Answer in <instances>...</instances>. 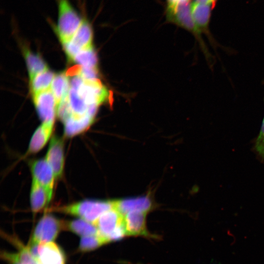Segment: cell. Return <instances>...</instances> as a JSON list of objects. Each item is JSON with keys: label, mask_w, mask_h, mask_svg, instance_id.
<instances>
[{"label": "cell", "mask_w": 264, "mask_h": 264, "mask_svg": "<svg viewBox=\"0 0 264 264\" xmlns=\"http://www.w3.org/2000/svg\"><path fill=\"white\" fill-rule=\"evenodd\" d=\"M190 2L180 4L174 6H167L166 17L169 22L185 29L193 35L199 44L208 65L212 68L215 63V57L209 51L206 44L193 19Z\"/></svg>", "instance_id": "6da1fadb"}, {"label": "cell", "mask_w": 264, "mask_h": 264, "mask_svg": "<svg viewBox=\"0 0 264 264\" xmlns=\"http://www.w3.org/2000/svg\"><path fill=\"white\" fill-rule=\"evenodd\" d=\"M57 22L55 31L62 44L68 42L77 32L83 19L69 0H56Z\"/></svg>", "instance_id": "7a4b0ae2"}, {"label": "cell", "mask_w": 264, "mask_h": 264, "mask_svg": "<svg viewBox=\"0 0 264 264\" xmlns=\"http://www.w3.org/2000/svg\"><path fill=\"white\" fill-rule=\"evenodd\" d=\"M113 206V201L89 199L54 208L52 210L79 217L93 224Z\"/></svg>", "instance_id": "3957f363"}, {"label": "cell", "mask_w": 264, "mask_h": 264, "mask_svg": "<svg viewBox=\"0 0 264 264\" xmlns=\"http://www.w3.org/2000/svg\"><path fill=\"white\" fill-rule=\"evenodd\" d=\"M70 86L74 88L82 99L89 106L101 104L109 100L110 93L98 79L85 80L79 74L73 76Z\"/></svg>", "instance_id": "277c9868"}, {"label": "cell", "mask_w": 264, "mask_h": 264, "mask_svg": "<svg viewBox=\"0 0 264 264\" xmlns=\"http://www.w3.org/2000/svg\"><path fill=\"white\" fill-rule=\"evenodd\" d=\"M63 221L50 214H44L37 224L29 244L38 245L54 241L63 229Z\"/></svg>", "instance_id": "5b68a950"}, {"label": "cell", "mask_w": 264, "mask_h": 264, "mask_svg": "<svg viewBox=\"0 0 264 264\" xmlns=\"http://www.w3.org/2000/svg\"><path fill=\"white\" fill-rule=\"evenodd\" d=\"M93 31L91 24L85 14L82 22L71 39L63 44L67 56L72 60L81 51L92 46Z\"/></svg>", "instance_id": "8992f818"}, {"label": "cell", "mask_w": 264, "mask_h": 264, "mask_svg": "<svg viewBox=\"0 0 264 264\" xmlns=\"http://www.w3.org/2000/svg\"><path fill=\"white\" fill-rule=\"evenodd\" d=\"M213 4L204 3L194 1L191 3L192 16L197 28L201 33H204L213 48L217 51V47H222L214 39L209 29V24Z\"/></svg>", "instance_id": "52a82bcc"}, {"label": "cell", "mask_w": 264, "mask_h": 264, "mask_svg": "<svg viewBox=\"0 0 264 264\" xmlns=\"http://www.w3.org/2000/svg\"><path fill=\"white\" fill-rule=\"evenodd\" d=\"M30 168L32 178L44 189L50 202L56 179L52 169L45 158L32 161L30 163Z\"/></svg>", "instance_id": "ba28073f"}, {"label": "cell", "mask_w": 264, "mask_h": 264, "mask_svg": "<svg viewBox=\"0 0 264 264\" xmlns=\"http://www.w3.org/2000/svg\"><path fill=\"white\" fill-rule=\"evenodd\" d=\"M51 166L56 179L62 177L64 169V142L63 138L53 136L44 158Z\"/></svg>", "instance_id": "9c48e42d"}, {"label": "cell", "mask_w": 264, "mask_h": 264, "mask_svg": "<svg viewBox=\"0 0 264 264\" xmlns=\"http://www.w3.org/2000/svg\"><path fill=\"white\" fill-rule=\"evenodd\" d=\"M34 103L43 123L54 124L57 108L51 89L33 96Z\"/></svg>", "instance_id": "30bf717a"}, {"label": "cell", "mask_w": 264, "mask_h": 264, "mask_svg": "<svg viewBox=\"0 0 264 264\" xmlns=\"http://www.w3.org/2000/svg\"><path fill=\"white\" fill-rule=\"evenodd\" d=\"M123 222L124 216L113 207L101 215L93 224L97 227L100 235L109 241L110 235Z\"/></svg>", "instance_id": "8fae6325"}, {"label": "cell", "mask_w": 264, "mask_h": 264, "mask_svg": "<svg viewBox=\"0 0 264 264\" xmlns=\"http://www.w3.org/2000/svg\"><path fill=\"white\" fill-rule=\"evenodd\" d=\"M38 253L37 261L39 264H65L63 251L54 242L39 244Z\"/></svg>", "instance_id": "7c38bea8"}, {"label": "cell", "mask_w": 264, "mask_h": 264, "mask_svg": "<svg viewBox=\"0 0 264 264\" xmlns=\"http://www.w3.org/2000/svg\"><path fill=\"white\" fill-rule=\"evenodd\" d=\"M146 213L139 211H131L124 216L127 236H149L146 227Z\"/></svg>", "instance_id": "4fadbf2b"}, {"label": "cell", "mask_w": 264, "mask_h": 264, "mask_svg": "<svg viewBox=\"0 0 264 264\" xmlns=\"http://www.w3.org/2000/svg\"><path fill=\"white\" fill-rule=\"evenodd\" d=\"M113 208L123 216L131 211L147 213L152 206L150 198L147 196L113 201Z\"/></svg>", "instance_id": "5bb4252c"}, {"label": "cell", "mask_w": 264, "mask_h": 264, "mask_svg": "<svg viewBox=\"0 0 264 264\" xmlns=\"http://www.w3.org/2000/svg\"><path fill=\"white\" fill-rule=\"evenodd\" d=\"M54 124L43 123L34 132L30 139L26 155L40 151L51 137Z\"/></svg>", "instance_id": "9a60e30c"}, {"label": "cell", "mask_w": 264, "mask_h": 264, "mask_svg": "<svg viewBox=\"0 0 264 264\" xmlns=\"http://www.w3.org/2000/svg\"><path fill=\"white\" fill-rule=\"evenodd\" d=\"M94 119V117L88 114L80 117L70 116L63 122L65 135L72 137L82 133L90 127Z\"/></svg>", "instance_id": "2e32d148"}, {"label": "cell", "mask_w": 264, "mask_h": 264, "mask_svg": "<svg viewBox=\"0 0 264 264\" xmlns=\"http://www.w3.org/2000/svg\"><path fill=\"white\" fill-rule=\"evenodd\" d=\"M63 229L82 237L100 235L99 230L94 224L82 219L63 221Z\"/></svg>", "instance_id": "e0dca14e"}, {"label": "cell", "mask_w": 264, "mask_h": 264, "mask_svg": "<svg viewBox=\"0 0 264 264\" xmlns=\"http://www.w3.org/2000/svg\"><path fill=\"white\" fill-rule=\"evenodd\" d=\"M30 202L33 213L42 210L49 203L45 191L33 178L31 185Z\"/></svg>", "instance_id": "ac0fdd59"}, {"label": "cell", "mask_w": 264, "mask_h": 264, "mask_svg": "<svg viewBox=\"0 0 264 264\" xmlns=\"http://www.w3.org/2000/svg\"><path fill=\"white\" fill-rule=\"evenodd\" d=\"M70 81L66 73H60L55 75L50 89L54 95L56 108L62 101L67 96L69 89Z\"/></svg>", "instance_id": "d6986e66"}, {"label": "cell", "mask_w": 264, "mask_h": 264, "mask_svg": "<svg viewBox=\"0 0 264 264\" xmlns=\"http://www.w3.org/2000/svg\"><path fill=\"white\" fill-rule=\"evenodd\" d=\"M55 75L52 71L47 69L30 80L32 96L50 89Z\"/></svg>", "instance_id": "ffe728a7"}, {"label": "cell", "mask_w": 264, "mask_h": 264, "mask_svg": "<svg viewBox=\"0 0 264 264\" xmlns=\"http://www.w3.org/2000/svg\"><path fill=\"white\" fill-rule=\"evenodd\" d=\"M24 53L30 80L48 69L46 63L38 54H34L27 49Z\"/></svg>", "instance_id": "44dd1931"}, {"label": "cell", "mask_w": 264, "mask_h": 264, "mask_svg": "<svg viewBox=\"0 0 264 264\" xmlns=\"http://www.w3.org/2000/svg\"><path fill=\"white\" fill-rule=\"evenodd\" d=\"M72 60L82 67L98 69L97 56L92 46L79 52Z\"/></svg>", "instance_id": "7402d4cb"}, {"label": "cell", "mask_w": 264, "mask_h": 264, "mask_svg": "<svg viewBox=\"0 0 264 264\" xmlns=\"http://www.w3.org/2000/svg\"><path fill=\"white\" fill-rule=\"evenodd\" d=\"M3 237L13 244L19 250L18 255L23 264H39L32 256L27 246H24L19 239L14 236H8L3 233Z\"/></svg>", "instance_id": "603a6c76"}, {"label": "cell", "mask_w": 264, "mask_h": 264, "mask_svg": "<svg viewBox=\"0 0 264 264\" xmlns=\"http://www.w3.org/2000/svg\"><path fill=\"white\" fill-rule=\"evenodd\" d=\"M109 241L101 235L83 237L80 242L79 250L82 252H87L109 242Z\"/></svg>", "instance_id": "cb8c5ba5"}, {"label": "cell", "mask_w": 264, "mask_h": 264, "mask_svg": "<svg viewBox=\"0 0 264 264\" xmlns=\"http://www.w3.org/2000/svg\"><path fill=\"white\" fill-rule=\"evenodd\" d=\"M255 149L259 154L264 157V117L260 132L256 141Z\"/></svg>", "instance_id": "d4e9b609"}, {"label": "cell", "mask_w": 264, "mask_h": 264, "mask_svg": "<svg viewBox=\"0 0 264 264\" xmlns=\"http://www.w3.org/2000/svg\"><path fill=\"white\" fill-rule=\"evenodd\" d=\"M0 257L9 264H23L21 261L18 253L1 251Z\"/></svg>", "instance_id": "484cf974"}, {"label": "cell", "mask_w": 264, "mask_h": 264, "mask_svg": "<svg viewBox=\"0 0 264 264\" xmlns=\"http://www.w3.org/2000/svg\"><path fill=\"white\" fill-rule=\"evenodd\" d=\"M190 0H166L167 6H174L180 4L189 2Z\"/></svg>", "instance_id": "4316f807"}, {"label": "cell", "mask_w": 264, "mask_h": 264, "mask_svg": "<svg viewBox=\"0 0 264 264\" xmlns=\"http://www.w3.org/2000/svg\"><path fill=\"white\" fill-rule=\"evenodd\" d=\"M216 0H195V1L204 3H213Z\"/></svg>", "instance_id": "83f0119b"}]
</instances>
